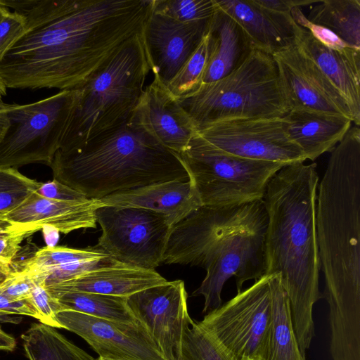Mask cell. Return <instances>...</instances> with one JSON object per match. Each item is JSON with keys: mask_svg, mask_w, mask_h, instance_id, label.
<instances>
[{"mask_svg": "<svg viewBox=\"0 0 360 360\" xmlns=\"http://www.w3.org/2000/svg\"><path fill=\"white\" fill-rule=\"evenodd\" d=\"M25 20L0 60L6 88L72 90L142 35L153 0H0Z\"/></svg>", "mask_w": 360, "mask_h": 360, "instance_id": "6da1fadb", "label": "cell"}, {"mask_svg": "<svg viewBox=\"0 0 360 360\" xmlns=\"http://www.w3.org/2000/svg\"><path fill=\"white\" fill-rule=\"evenodd\" d=\"M319 181L316 163L287 165L271 179L263 197L268 218L265 275L279 276L304 356L315 335L313 307L322 297L316 233Z\"/></svg>", "mask_w": 360, "mask_h": 360, "instance_id": "7a4b0ae2", "label": "cell"}, {"mask_svg": "<svg viewBox=\"0 0 360 360\" xmlns=\"http://www.w3.org/2000/svg\"><path fill=\"white\" fill-rule=\"evenodd\" d=\"M267 213L263 199L227 207L202 205L172 226L163 263L203 268L193 296L205 299L202 312L221 305L226 282L235 277L237 293L265 275Z\"/></svg>", "mask_w": 360, "mask_h": 360, "instance_id": "3957f363", "label": "cell"}, {"mask_svg": "<svg viewBox=\"0 0 360 360\" xmlns=\"http://www.w3.org/2000/svg\"><path fill=\"white\" fill-rule=\"evenodd\" d=\"M49 167L53 179L97 200L156 183L190 179L180 155L155 137L136 108L122 126L77 148L58 150Z\"/></svg>", "mask_w": 360, "mask_h": 360, "instance_id": "277c9868", "label": "cell"}, {"mask_svg": "<svg viewBox=\"0 0 360 360\" xmlns=\"http://www.w3.org/2000/svg\"><path fill=\"white\" fill-rule=\"evenodd\" d=\"M318 184L316 233L323 297L360 301V128L330 151Z\"/></svg>", "mask_w": 360, "mask_h": 360, "instance_id": "5b68a950", "label": "cell"}, {"mask_svg": "<svg viewBox=\"0 0 360 360\" xmlns=\"http://www.w3.org/2000/svg\"><path fill=\"white\" fill-rule=\"evenodd\" d=\"M150 70L142 34L74 89L58 150L81 147L126 123L141 99Z\"/></svg>", "mask_w": 360, "mask_h": 360, "instance_id": "8992f818", "label": "cell"}, {"mask_svg": "<svg viewBox=\"0 0 360 360\" xmlns=\"http://www.w3.org/2000/svg\"><path fill=\"white\" fill-rule=\"evenodd\" d=\"M177 101L195 129L228 120L283 117L290 110L273 56L257 49L233 72Z\"/></svg>", "mask_w": 360, "mask_h": 360, "instance_id": "52a82bcc", "label": "cell"}, {"mask_svg": "<svg viewBox=\"0 0 360 360\" xmlns=\"http://www.w3.org/2000/svg\"><path fill=\"white\" fill-rule=\"evenodd\" d=\"M179 155L202 205L210 207L232 206L263 199L271 179L285 166L226 153L196 132Z\"/></svg>", "mask_w": 360, "mask_h": 360, "instance_id": "ba28073f", "label": "cell"}, {"mask_svg": "<svg viewBox=\"0 0 360 360\" xmlns=\"http://www.w3.org/2000/svg\"><path fill=\"white\" fill-rule=\"evenodd\" d=\"M74 95V89L64 90L29 104L0 103V167L50 166L60 148Z\"/></svg>", "mask_w": 360, "mask_h": 360, "instance_id": "9c48e42d", "label": "cell"}, {"mask_svg": "<svg viewBox=\"0 0 360 360\" xmlns=\"http://www.w3.org/2000/svg\"><path fill=\"white\" fill-rule=\"evenodd\" d=\"M271 316L269 276L264 275L198 323L229 360H264Z\"/></svg>", "mask_w": 360, "mask_h": 360, "instance_id": "30bf717a", "label": "cell"}, {"mask_svg": "<svg viewBox=\"0 0 360 360\" xmlns=\"http://www.w3.org/2000/svg\"><path fill=\"white\" fill-rule=\"evenodd\" d=\"M101 234L94 247L136 267L155 269L163 257L172 226L160 213L143 208L102 205L96 210Z\"/></svg>", "mask_w": 360, "mask_h": 360, "instance_id": "8fae6325", "label": "cell"}, {"mask_svg": "<svg viewBox=\"0 0 360 360\" xmlns=\"http://www.w3.org/2000/svg\"><path fill=\"white\" fill-rule=\"evenodd\" d=\"M195 132L216 148L240 158L285 165L306 160L287 134L284 117L223 120L198 127Z\"/></svg>", "mask_w": 360, "mask_h": 360, "instance_id": "7c38bea8", "label": "cell"}, {"mask_svg": "<svg viewBox=\"0 0 360 360\" xmlns=\"http://www.w3.org/2000/svg\"><path fill=\"white\" fill-rule=\"evenodd\" d=\"M187 299L182 280L167 281L127 297L130 311L166 360H180L185 330L193 321Z\"/></svg>", "mask_w": 360, "mask_h": 360, "instance_id": "4fadbf2b", "label": "cell"}, {"mask_svg": "<svg viewBox=\"0 0 360 360\" xmlns=\"http://www.w3.org/2000/svg\"><path fill=\"white\" fill-rule=\"evenodd\" d=\"M62 328L83 338L103 360H166L139 323L128 324L72 310L56 313Z\"/></svg>", "mask_w": 360, "mask_h": 360, "instance_id": "5bb4252c", "label": "cell"}, {"mask_svg": "<svg viewBox=\"0 0 360 360\" xmlns=\"http://www.w3.org/2000/svg\"><path fill=\"white\" fill-rule=\"evenodd\" d=\"M272 56L290 110L308 108L342 115L352 121L350 110L342 94L295 42Z\"/></svg>", "mask_w": 360, "mask_h": 360, "instance_id": "9a60e30c", "label": "cell"}, {"mask_svg": "<svg viewBox=\"0 0 360 360\" xmlns=\"http://www.w3.org/2000/svg\"><path fill=\"white\" fill-rule=\"evenodd\" d=\"M210 19L181 22L152 8L143 40L154 78L167 86L207 33Z\"/></svg>", "mask_w": 360, "mask_h": 360, "instance_id": "2e32d148", "label": "cell"}, {"mask_svg": "<svg viewBox=\"0 0 360 360\" xmlns=\"http://www.w3.org/2000/svg\"><path fill=\"white\" fill-rule=\"evenodd\" d=\"M102 205L97 199L60 201L34 192L18 207L0 215L11 224L10 231L30 236L43 227H51L68 234L75 230L96 228V210Z\"/></svg>", "mask_w": 360, "mask_h": 360, "instance_id": "e0dca14e", "label": "cell"}, {"mask_svg": "<svg viewBox=\"0 0 360 360\" xmlns=\"http://www.w3.org/2000/svg\"><path fill=\"white\" fill-rule=\"evenodd\" d=\"M167 281L155 269L136 267L108 257L72 279L46 287L51 295L79 292L127 297Z\"/></svg>", "mask_w": 360, "mask_h": 360, "instance_id": "ac0fdd59", "label": "cell"}, {"mask_svg": "<svg viewBox=\"0 0 360 360\" xmlns=\"http://www.w3.org/2000/svg\"><path fill=\"white\" fill-rule=\"evenodd\" d=\"M136 110L165 147L179 155L186 150L195 127L177 99L157 79L144 88Z\"/></svg>", "mask_w": 360, "mask_h": 360, "instance_id": "d6986e66", "label": "cell"}, {"mask_svg": "<svg viewBox=\"0 0 360 360\" xmlns=\"http://www.w3.org/2000/svg\"><path fill=\"white\" fill-rule=\"evenodd\" d=\"M295 42L313 60L346 101L352 122L360 124V49L324 46L295 23Z\"/></svg>", "mask_w": 360, "mask_h": 360, "instance_id": "ffe728a7", "label": "cell"}, {"mask_svg": "<svg viewBox=\"0 0 360 360\" xmlns=\"http://www.w3.org/2000/svg\"><path fill=\"white\" fill-rule=\"evenodd\" d=\"M103 205L143 208L164 215L172 225L202 206L193 181H169L115 193L100 200Z\"/></svg>", "mask_w": 360, "mask_h": 360, "instance_id": "44dd1931", "label": "cell"}, {"mask_svg": "<svg viewBox=\"0 0 360 360\" xmlns=\"http://www.w3.org/2000/svg\"><path fill=\"white\" fill-rule=\"evenodd\" d=\"M215 3L239 23L255 49L273 55L295 42V22L290 14L271 11L255 0H215Z\"/></svg>", "mask_w": 360, "mask_h": 360, "instance_id": "7402d4cb", "label": "cell"}, {"mask_svg": "<svg viewBox=\"0 0 360 360\" xmlns=\"http://www.w3.org/2000/svg\"><path fill=\"white\" fill-rule=\"evenodd\" d=\"M284 122L289 138L300 148L306 160L314 161L336 146L352 121L342 115L295 108L284 117Z\"/></svg>", "mask_w": 360, "mask_h": 360, "instance_id": "603a6c76", "label": "cell"}, {"mask_svg": "<svg viewBox=\"0 0 360 360\" xmlns=\"http://www.w3.org/2000/svg\"><path fill=\"white\" fill-rule=\"evenodd\" d=\"M208 31L213 38L214 49L202 84L220 79L236 70L255 49L239 23L217 6Z\"/></svg>", "mask_w": 360, "mask_h": 360, "instance_id": "cb8c5ba5", "label": "cell"}, {"mask_svg": "<svg viewBox=\"0 0 360 360\" xmlns=\"http://www.w3.org/2000/svg\"><path fill=\"white\" fill-rule=\"evenodd\" d=\"M269 276L271 316L268 349L264 360H305L298 346L288 297L279 276Z\"/></svg>", "mask_w": 360, "mask_h": 360, "instance_id": "d4e9b609", "label": "cell"}, {"mask_svg": "<svg viewBox=\"0 0 360 360\" xmlns=\"http://www.w3.org/2000/svg\"><path fill=\"white\" fill-rule=\"evenodd\" d=\"M21 339L30 360H97L55 328L41 322L32 324Z\"/></svg>", "mask_w": 360, "mask_h": 360, "instance_id": "484cf974", "label": "cell"}, {"mask_svg": "<svg viewBox=\"0 0 360 360\" xmlns=\"http://www.w3.org/2000/svg\"><path fill=\"white\" fill-rule=\"evenodd\" d=\"M311 22L323 26L346 44L360 49V1H321L307 17Z\"/></svg>", "mask_w": 360, "mask_h": 360, "instance_id": "4316f807", "label": "cell"}, {"mask_svg": "<svg viewBox=\"0 0 360 360\" xmlns=\"http://www.w3.org/2000/svg\"><path fill=\"white\" fill-rule=\"evenodd\" d=\"M62 307L96 318L128 324L139 322L130 311L127 297L91 292H67L51 295Z\"/></svg>", "mask_w": 360, "mask_h": 360, "instance_id": "83f0119b", "label": "cell"}, {"mask_svg": "<svg viewBox=\"0 0 360 360\" xmlns=\"http://www.w3.org/2000/svg\"><path fill=\"white\" fill-rule=\"evenodd\" d=\"M213 49V38L207 30L196 49L167 86L175 98H184L202 85Z\"/></svg>", "mask_w": 360, "mask_h": 360, "instance_id": "f1b7e54d", "label": "cell"}, {"mask_svg": "<svg viewBox=\"0 0 360 360\" xmlns=\"http://www.w3.org/2000/svg\"><path fill=\"white\" fill-rule=\"evenodd\" d=\"M109 257L98 249H75L62 246H46L27 259L20 271L37 274L55 266L86 261L102 259Z\"/></svg>", "mask_w": 360, "mask_h": 360, "instance_id": "f546056e", "label": "cell"}, {"mask_svg": "<svg viewBox=\"0 0 360 360\" xmlns=\"http://www.w3.org/2000/svg\"><path fill=\"white\" fill-rule=\"evenodd\" d=\"M40 184L15 168L0 167V214L18 207L37 191Z\"/></svg>", "mask_w": 360, "mask_h": 360, "instance_id": "4dcf8cb0", "label": "cell"}, {"mask_svg": "<svg viewBox=\"0 0 360 360\" xmlns=\"http://www.w3.org/2000/svg\"><path fill=\"white\" fill-rule=\"evenodd\" d=\"M217 10L215 0H153V11L181 22L210 20Z\"/></svg>", "mask_w": 360, "mask_h": 360, "instance_id": "1f68e13d", "label": "cell"}, {"mask_svg": "<svg viewBox=\"0 0 360 360\" xmlns=\"http://www.w3.org/2000/svg\"><path fill=\"white\" fill-rule=\"evenodd\" d=\"M180 360L229 359L198 322L193 321L185 330Z\"/></svg>", "mask_w": 360, "mask_h": 360, "instance_id": "d6a6232c", "label": "cell"}, {"mask_svg": "<svg viewBox=\"0 0 360 360\" xmlns=\"http://www.w3.org/2000/svg\"><path fill=\"white\" fill-rule=\"evenodd\" d=\"M27 300L36 310L41 323L55 328H62L56 319V313L62 311V307L43 283L37 282Z\"/></svg>", "mask_w": 360, "mask_h": 360, "instance_id": "836d02e7", "label": "cell"}, {"mask_svg": "<svg viewBox=\"0 0 360 360\" xmlns=\"http://www.w3.org/2000/svg\"><path fill=\"white\" fill-rule=\"evenodd\" d=\"M290 15L297 25L309 31L314 38L324 46L337 50L351 47L328 28L309 20L300 7L292 8Z\"/></svg>", "mask_w": 360, "mask_h": 360, "instance_id": "e575fe53", "label": "cell"}, {"mask_svg": "<svg viewBox=\"0 0 360 360\" xmlns=\"http://www.w3.org/2000/svg\"><path fill=\"white\" fill-rule=\"evenodd\" d=\"M36 284L37 281L32 275L15 270L0 283V293L14 301L27 300Z\"/></svg>", "mask_w": 360, "mask_h": 360, "instance_id": "d590c367", "label": "cell"}, {"mask_svg": "<svg viewBox=\"0 0 360 360\" xmlns=\"http://www.w3.org/2000/svg\"><path fill=\"white\" fill-rule=\"evenodd\" d=\"M25 25L24 17L11 11L0 20V60L6 51L22 34Z\"/></svg>", "mask_w": 360, "mask_h": 360, "instance_id": "8d00e7d4", "label": "cell"}, {"mask_svg": "<svg viewBox=\"0 0 360 360\" xmlns=\"http://www.w3.org/2000/svg\"><path fill=\"white\" fill-rule=\"evenodd\" d=\"M35 193L44 198L60 201H82L87 199L84 194L55 179L41 182Z\"/></svg>", "mask_w": 360, "mask_h": 360, "instance_id": "74e56055", "label": "cell"}, {"mask_svg": "<svg viewBox=\"0 0 360 360\" xmlns=\"http://www.w3.org/2000/svg\"><path fill=\"white\" fill-rule=\"evenodd\" d=\"M28 236L25 233L0 231V259L12 262L20 248V243Z\"/></svg>", "mask_w": 360, "mask_h": 360, "instance_id": "f35d334b", "label": "cell"}, {"mask_svg": "<svg viewBox=\"0 0 360 360\" xmlns=\"http://www.w3.org/2000/svg\"><path fill=\"white\" fill-rule=\"evenodd\" d=\"M0 314H19L32 316L38 319V315L28 300L14 301L0 293Z\"/></svg>", "mask_w": 360, "mask_h": 360, "instance_id": "ab89813d", "label": "cell"}, {"mask_svg": "<svg viewBox=\"0 0 360 360\" xmlns=\"http://www.w3.org/2000/svg\"><path fill=\"white\" fill-rule=\"evenodd\" d=\"M255 1L259 6L271 11L287 15L290 14L292 9L295 7L301 8V6L317 2L308 0H255Z\"/></svg>", "mask_w": 360, "mask_h": 360, "instance_id": "60d3db41", "label": "cell"}, {"mask_svg": "<svg viewBox=\"0 0 360 360\" xmlns=\"http://www.w3.org/2000/svg\"><path fill=\"white\" fill-rule=\"evenodd\" d=\"M15 345V339L0 328V350L12 351Z\"/></svg>", "mask_w": 360, "mask_h": 360, "instance_id": "b9f144b4", "label": "cell"}, {"mask_svg": "<svg viewBox=\"0 0 360 360\" xmlns=\"http://www.w3.org/2000/svg\"><path fill=\"white\" fill-rule=\"evenodd\" d=\"M12 262L0 259V283L14 272Z\"/></svg>", "mask_w": 360, "mask_h": 360, "instance_id": "7bdbcfd3", "label": "cell"}, {"mask_svg": "<svg viewBox=\"0 0 360 360\" xmlns=\"http://www.w3.org/2000/svg\"><path fill=\"white\" fill-rule=\"evenodd\" d=\"M11 224L0 215V231H8Z\"/></svg>", "mask_w": 360, "mask_h": 360, "instance_id": "ee69618b", "label": "cell"}, {"mask_svg": "<svg viewBox=\"0 0 360 360\" xmlns=\"http://www.w3.org/2000/svg\"><path fill=\"white\" fill-rule=\"evenodd\" d=\"M7 88L0 79V103L3 102V97L6 95Z\"/></svg>", "mask_w": 360, "mask_h": 360, "instance_id": "f6af8a7d", "label": "cell"}, {"mask_svg": "<svg viewBox=\"0 0 360 360\" xmlns=\"http://www.w3.org/2000/svg\"><path fill=\"white\" fill-rule=\"evenodd\" d=\"M10 11L9 8L0 4V20Z\"/></svg>", "mask_w": 360, "mask_h": 360, "instance_id": "bcb514c9", "label": "cell"}, {"mask_svg": "<svg viewBox=\"0 0 360 360\" xmlns=\"http://www.w3.org/2000/svg\"><path fill=\"white\" fill-rule=\"evenodd\" d=\"M97 360H103V359H100V358H98V359H97Z\"/></svg>", "mask_w": 360, "mask_h": 360, "instance_id": "7dc6e473", "label": "cell"}]
</instances>
